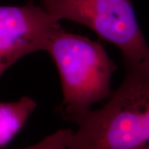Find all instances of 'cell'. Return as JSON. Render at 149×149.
<instances>
[{
    "label": "cell",
    "instance_id": "8992f818",
    "mask_svg": "<svg viewBox=\"0 0 149 149\" xmlns=\"http://www.w3.org/2000/svg\"><path fill=\"white\" fill-rule=\"evenodd\" d=\"M72 133L71 129H59L39 143L22 149H68V142Z\"/></svg>",
    "mask_w": 149,
    "mask_h": 149
},
{
    "label": "cell",
    "instance_id": "6da1fadb",
    "mask_svg": "<svg viewBox=\"0 0 149 149\" xmlns=\"http://www.w3.org/2000/svg\"><path fill=\"white\" fill-rule=\"evenodd\" d=\"M72 123L68 149H149V70L126 71L104 106Z\"/></svg>",
    "mask_w": 149,
    "mask_h": 149
},
{
    "label": "cell",
    "instance_id": "7a4b0ae2",
    "mask_svg": "<svg viewBox=\"0 0 149 149\" xmlns=\"http://www.w3.org/2000/svg\"><path fill=\"white\" fill-rule=\"evenodd\" d=\"M45 51L60 74L63 100L57 110L65 120L73 122L111 95V77L118 66L100 43L66 32L57 23Z\"/></svg>",
    "mask_w": 149,
    "mask_h": 149
},
{
    "label": "cell",
    "instance_id": "277c9868",
    "mask_svg": "<svg viewBox=\"0 0 149 149\" xmlns=\"http://www.w3.org/2000/svg\"><path fill=\"white\" fill-rule=\"evenodd\" d=\"M59 23L41 5H0V76L22 57L45 51Z\"/></svg>",
    "mask_w": 149,
    "mask_h": 149
},
{
    "label": "cell",
    "instance_id": "5b68a950",
    "mask_svg": "<svg viewBox=\"0 0 149 149\" xmlns=\"http://www.w3.org/2000/svg\"><path fill=\"white\" fill-rule=\"evenodd\" d=\"M36 108L37 102L27 96L17 101L0 102V148L13 140Z\"/></svg>",
    "mask_w": 149,
    "mask_h": 149
},
{
    "label": "cell",
    "instance_id": "3957f363",
    "mask_svg": "<svg viewBox=\"0 0 149 149\" xmlns=\"http://www.w3.org/2000/svg\"><path fill=\"white\" fill-rule=\"evenodd\" d=\"M40 5L56 21L84 25L114 45L126 71L149 70V46L132 0H41Z\"/></svg>",
    "mask_w": 149,
    "mask_h": 149
}]
</instances>
